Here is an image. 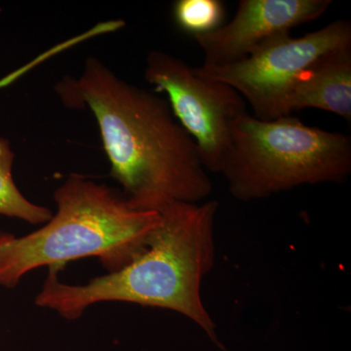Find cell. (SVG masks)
<instances>
[{"mask_svg":"<svg viewBox=\"0 0 351 351\" xmlns=\"http://www.w3.org/2000/svg\"><path fill=\"white\" fill-rule=\"evenodd\" d=\"M173 17L179 29L195 38L223 25L225 4L219 0H178L173 6Z\"/></svg>","mask_w":351,"mask_h":351,"instance_id":"10","label":"cell"},{"mask_svg":"<svg viewBox=\"0 0 351 351\" xmlns=\"http://www.w3.org/2000/svg\"><path fill=\"white\" fill-rule=\"evenodd\" d=\"M145 78L164 93L175 119L195 141L205 169L221 173L234 120L247 112L246 101L225 83L203 77L195 66L163 52L151 51Z\"/></svg>","mask_w":351,"mask_h":351,"instance_id":"6","label":"cell"},{"mask_svg":"<svg viewBox=\"0 0 351 351\" xmlns=\"http://www.w3.org/2000/svg\"><path fill=\"white\" fill-rule=\"evenodd\" d=\"M218 202H174L163 208L147 248L117 271L84 285L60 281L51 267L36 306L64 319L82 317L88 307L124 302L170 309L189 318L219 345L216 325L201 299V283L215 263V219Z\"/></svg>","mask_w":351,"mask_h":351,"instance_id":"2","label":"cell"},{"mask_svg":"<svg viewBox=\"0 0 351 351\" xmlns=\"http://www.w3.org/2000/svg\"><path fill=\"white\" fill-rule=\"evenodd\" d=\"M332 3V0H240L230 23L195 36L204 55L203 66L242 61L270 39L317 20Z\"/></svg>","mask_w":351,"mask_h":351,"instance_id":"7","label":"cell"},{"mask_svg":"<svg viewBox=\"0 0 351 351\" xmlns=\"http://www.w3.org/2000/svg\"><path fill=\"white\" fill-rule=\"evenodd\" d=\"M73 43L71 39H68V40L64 41V43H59L58 45L53 46L52 48L45 51L43 54L38 55V57L32 59L31 62H29V63L24 64V66H21V68L16 69V71H14L12 73H9V75L2 77L1 80H0V89L9 86V85L12 84L14 82H16V80L22 77V76L25 75V73L32 71V69H34L36 66H38V64L43 63L46 60L55 56V55L59 54V53L63 52L64 50L73 47Z\"/></svg>","mask_w":351,"mask_h":351,"instance_id":"11","label":"cell"},{"mask_svg":"<svg viewBox=\"0 0 351 351\" xmlns=\"http://www.w3.org/2000/svg\"><path fill=\"white\" fill-rule=\"evenodd\" d=\"M351 46V23L337 20L293 38L291 32L270 39L253 54L223 66H195L203 77L234 89L253 110V117L274 120L288 117L287 100L295 80L318 58Z\"/></svg>","mask_w":351,"mask_h":351,"instance_id":"5","label":"cell"},{"mask_svg":"<svg viewBox=\"0 0 351 351\" xmlns=\"http://www.w3.org/2000/svg\"><path fill=\"white\" fill-rule=\"evenodd\" d=\"M302 108L325 110L351 121V46L322 55L295 80L288 113Z\"/></svg>","mask_w":351,"mask_h":351,"instance_id":"8","label":"cell"},{"mask_svg":"<svg viewBox=\"0 0 351 351\" xmlns=\"http://www.w3.org/2000/svg\"><path fill=\"white\" fill-rule=\"evenodd\" d=\"M351 172V138L288 115L234 120L221 173L237 200L263 199L304 186L341 182Z\"/></svg>","mask_w":351,"mask_h":351,"instance_id":"4","label":"cell"},{"mask_svg":"<svg viewBox=\"0 0 351 351\" xmlns=\"http://www.w3.org/2000/svg\"><path fill=\"white\" fill-rule=\"evenodd\" d=\"M57 91L66 105L93 113L110 175L132 209L159 212L210 195L212 182L195 142L166 99L125 82L96 57L87 58L80 78L60 82Z\"/></svg>","mask_w":351,"mask_h":351,"instance_id":"1","label":"cell"},{"mask_svg":"<svg viewBox=\"0 0 351 351\" xmlns=\"http://www.w3.org/2000/svg\"><path fill=\"white\" fill-rule=\"evenodd\" d=\"M54 199L56 215L36 232L0 233V285L14 288L38 267L63 269L87 257L117 271L145 251L160 221L158 212L136 211L121 193L80 175L69 176Z\"/></svg>","mask_w":351,"mask_h":351,"instance_id":"3","label":"cell"},{"mask_svg":"<svg viewBox=\"0 0 351 351\" xmlns=\"http://www.w3.org/2000/svg\"><path fill=\"white\" fill-rule=\"evenodd\" d=\"M15 154L10 143L0 137V215L31 223H46L53 217L48 208L34 204L22 195L13 180Z\"/></svg>","mask_w":351,"mask_h":351,"instance_id":"9","label":"cell"}]
</instances>
